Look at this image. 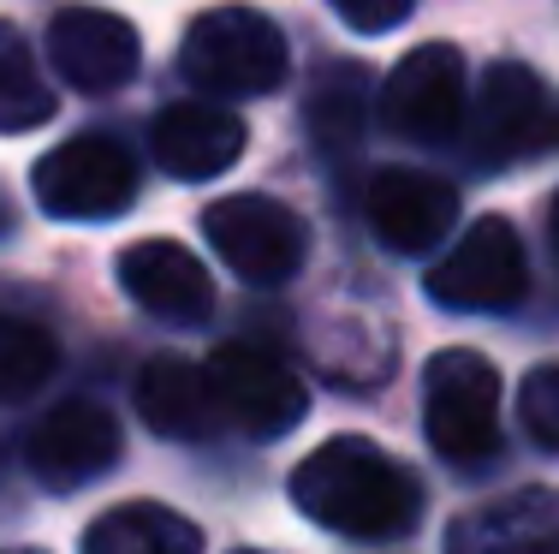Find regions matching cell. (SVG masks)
I'll use <instances>...</instances> for the list:
<instances>
[{
	"mask_svg": "<svg viewBox=\"0 0 559 554\" xmlns=\"http://www.w3.org/2000/svg\"><path fill=\"white\" fill-rule=\"evenodd\" d=\"M292 507L340 537H357V543H393L417 524L423 490L376 441L340 435L292 471Z\"/></svg>",
	"mask_w": 559,
	"mask_h": 554,
	"instance_id": "obj_1",
	"label": "cell"
},
{
	"mask_svg": "<svg viewBox=\"0 0 559 554\" xmlns=\"http://www.w3.org/2000/svg\"><path fill=\"white\" fill-rule=\"evenodd\" d=\"M179 66L203 96H269L286 84L292 48L280 24L257 7H209L191 19Z\"/></svg>",
	"mask_w": 559,
	"mask_h": 554,
	"instance_id": "obj_2",
	"label": "cell"
},
{
	"mask_svg": "<svg viewBox=\"0 0 559 554\" xmlns=\"http://www.w3.org/2000/svg\"><path fill=\"white\" fill-rule=\"evenodd\" d=\"M423 429L447 465H488L500 453V369L483 352H435L423 369Z\"/></svg>",
	"mask_w": 559,
	"mask_h": 554,
	"instance_id": "obj_3",
	"label": "cell"
},
{
	"mask_svg": "<svg viewBox=\"0 0 559 554\" xmlns=\"http://www.w3.org/2000/svg\"><path fill=\"white\" fill-rule=\"evenodd\" d=\"M471 150L483 167L559 155V96L530 66L495 60L471 102Z\"/></svg>",
	"mask_w": 559,
	"mask_h": 554,
	"instance_id": "obj_4",
	"label": "cell"
},
{
	"mask_svg": "<svg viewBox=\"0 0 559 554\" xmlns=\"http://www.w3.org/2000/svg\"><path fill=\"white\" fill-rule=\"evenodd\" d=\"M203 233H209V245H215V257L250 286L292 281V274L304 269V250H310L304 221L292 215L286 203L257 197V191H238V197L209 203L203 209Z\"/></svg>",
	"mask_w": 559,
	"mask_h": 554,
	"instance_id": "obj_5",
	"label": "cell"
},
{
	"mask_svg": "<svg viewBox=\"0 0 559 554\" xmlns=\"http://www.w3.org/2000/svg\"><path fill=\"white\" fill-rule=\"evenodd\" d=\"M31 191L55 221H114L138 197V162L114 138H66L31 167Z\"/></svg>",
	"mask_w": 559,
	"mask_h": 554,
	"instance_id": "obj_6",
	"label": "cell"
},
{
	"mask_svg": "<svg viewBox=\"0 0 559 554\" xmlns=\"http://www.w3.org/2000/svg\"><path fill=\"white\" fill-rule=\"evenodd\" d=\"M530 286V262L512 221L483 215L459 245L429 269V298L441 310H512Z\"/></svg>",
	"mask_w": 559,
	"mask_h": 554,
	"instance_id": "obj_7",
	"label": "cell"
},
{
	"mask_svg": "<svg viewBox=\"0 0 559 554\" xmlns=\"http://www.w3.org/2000/svg\"><path fill=\"white\" fill-rule=\"evenodd\" d=\"M209 388H215V405L226 424H238L245 435H257V441H269V435H286L304 424V412H310V393H304V381L292 376L280 358L257 346H215V358L203 364Z\"/></svg>",
	"mask_w": 559,
	"mask_h": 554,
	"instance_id": "obj_8",
	"label": "cell"
},
{
	"mask_svg": "<svg viewBox=\"0 0 559 554\" xmlns=\"http://www.w3.org/2000/svg\"><path fill=\"white\" fill-rule=\"evenodd\" d=\"M464 120V60L452 43H423L381 84V126L405 143H441Z\"/></svg>",
	"mask_w": 559,
	"mask_h": 554,
	"instance_id": "obj_9",
	"label": "cell"
},
{
	"mask_svg": "<svg viewBox=\"0 0 559 554\" xmlns=\"http://www.w3.org/2000/svg\"><path fill=\"white\" fill-rule=\"evenodd\" d=\"M48 55H55L60 78L90 96H108V90H126L143 66V43L119 12L102 7H66L48 24Z\"/></svg>",
	"mask_w": 559,
	"mask_h": 554,
	"instance_id": "obj_10",
	"label": "cell"
},
{
	"mask_svg": "<svg viewBox=\"0 0 559 554\" xmlns=\"http://www.w3.org/2000/svg\"><path fill=\"white\" fill-rule=\"evenodd\" d=\"M24 459H31V471H36L43 490L72 495V490H84L90 478H102V471L119 459V424L102 412V405H90V400H66L31 429Z\"/></svg>",
	"mask_w": 559,
	"mask_h": 554,
	"instance_id": "obj_11",
	"label": "cell"
},
{
	"mask_svg": "<svg viewBox=\"0 0 559 554\" xmlns=\"http://www.w3.org/2000/svg\"><path fill=\"white\" fill-rule=\"evenodd\" d=\"M364 215H369V227L381 233L388 250H399V257H423V250H435L452 233L459 197H452V185L435 179V174H417V167H381V174L369 179Z\"/></svg>",
	"mask_w": 559,
	"mask_h": 554,
	"instance_id": "obj_12",
	"label": "cell"
},
{
	"mask_svg": "<svg viewBox=\"0 0 559 554\" xmlns=\"http://www.w3.org/2000/svg\"><path fill=\"white\" fill-rule=\"evenodd\" d=\"M119 286H126L150 316L179 322V328L203 322V316L215 310V281H209V269L173 239H138L131 250H119Z\"/></svg>",
	"mask_w": 559,
	"mask_h": 554,
	"instance_id": "obj_13",
	"label": "cell"
},
{
	"mask_svg": "<svg viewBox=\"0 0 559 554\" xmlns=\"http://www.w3.org/2000/svg\"><path fill=\"white\" fill-rule=\"evenodd\" d=\"M150 150L173 179H221L245 155V126L221 102H173L155 114Z\"/></svg>",
	"mask_w": 559,
	"mask_h": 554,
	"instance_id": "obj_14",
	"label": "cell"
},
{
	"mask_svg": "<svg viewBox=\"0 0 559 554\" xmlns=\"http://www.w3.org/2000/svg\"><path fill=\"white\" fill-rule=\"evenodd\" d=\"M138 417L155 435H167V441H209L221 424V405H215L209 376L191 358L162 352V358H150L138 376Z\"/></svg>",
	"mask_w": 559,
	"mask_h": 554,
	"instance_id": "obj_15",
	"label": "cell"
},
{
	"mask_svg": "<svg viewBox=\"0 0 559 554\" xmlns=\"http://www.w3.org/2000/svg\"><path fill=\"white\" fill-rule=\"evenodd\" d=\"M548 537H559V495L524 490L464 512L447 531V554H536Z\"/></svg>",
	"mask_w": 559,
	"mask_h": 554,
	"instance_id": "obj_16",
	"label": "cell"
},
{
	"mask_svg": "<svg viewBox=\"0 0 559 554\" xmlns=\"http://www.w3.org/2000/svg\"><path fill=\"white\" fill-rule=\"evenodd\" d=\"M369 96H376V78H369L364 66L328 60L310 84V102H304V126H310L316 150L334 155V162L357 155V143H364V131H369V108H376Z\"/></svg>",
	"mask_w": 559,
	"mask_h": 554,
	"instance_id": "obj_17",
	"label": "cell"
},
{
	"mask_svg": "<svg viewBox=\"0 0 559 554\" xmlns=\"http://www.w3.org/2000/svg\"><path fill=\"white\" fill-rule=\"evenodd\" d=\"M84 554H203V531L162 500H126L84 531Z\"/></svg>",
	"mask_w": 559,
	"mask_h": 554,
	"instance_id": "obj_18",
	"label": "cell"
},
{
	"mask_svg": "<svg viewBox=\"0 0 559 554\" xmlns=\"http://www.w3.org/2000/svg\"><path fill=\"white\" fill-rule=\"evenodd\" d=\"M43 120H55V90L19 24L0 19V131H36Z\"/></svg>",
	"mask_w": 559,
	"mask_h": 554,
	"instance_id": "obj_19",
	"label": "cell"
},
{
	"mask_svg": "<svg viewBox=\"0 0 559 554\" xmlns=\"http://www.w3.org/2000/svg\"><path fill=\"white\" fill-rule=\"evenodd\" d=\"M60 364V346L48 328L0 310V400H31Z\"/></svg>",
	"mask_w": 559,
	"mask_h": 554,
	"instance_id": "obj_20",
	"label": "cell"
},
{
	"mask_svg": "<svg viewBox=\"0 0 559 554\" xmlns=\"http://www.w3.org/2000/svg\"><path fill=\"white\" fill-rule=\"evenodd\" d=\"M518 424L530 429V441L559 453V364H542L518 388Z\"/></svg>",
	"mask_w": 559,
	"mask_h": 554,
	"instance_id": "obj_21",
	"label": "cell"
},
{
	"mask_svg": "<svg viewBox=\"0 0 559 554\" xmlns=\"http://www.w3.org/2000/svg\"><path fill=\"white\" fill-rule=\"evenodd\" d=\"M411 7H417V0H334V12L352 24L357 36H388V31H399V24L411 19Z\"/></svg>",
	"mask_w": 559,
	"mask_h": 554,
	"instance_id": "obj_22",
	"label": "cell"
},
{
	"mask_svg": "<svg viewBox=\"0 0 559 554\" xmlns=\"http://www.w3.org/2000/svg\"><path fill=\"white\" fill-rule=\"evenodd\" d=\"M548 233H554V250H559V197H554V209H548Z\"/></svg>",
	"mask_w": 559,
	"mask_h": 554,
	"instance_id": "obj_23",
	"label": "cell"
},
{
	"mask_svg": "<svg viewBox=\"0 0 559 554\" xmlns=\"http://www.w3.org/2000/svg\"><path fill=\"white\" fill-rule=\"evenodd\" d=\"M536 554H559V537H548V543H542Z\"/></svg>",
	"mask_w": 559,
	"mask_h": 554,
	"instance_id": "obj_24",
	"label": "cell"
},
{
	"mask_svg": "<svg viewBox=\"0 0 559 554\" xmlns=\"http://www.w3.org/2000/svg\"><path fill=\"white\" fill-rule=\"evenodd\" d=\"M0 554H36V549H0Z\"/></svg>",
	"mask_w": 559,
	"mask_h": 554,
	"instance_id": "obj_25",
	"label": "cell"
},
{
	"mask_svg": "<svg viewBox=\"0 0 559 554\" xmlns=\"http://www.w3.org/2000/svg\"><path fill=\"white\" fill-rule=\"evenodd\" d=\"M245 554H257V549H245Z\"/></svg>",
	"mask_w": 559,
	"mask_h": 554,
	"instance_id": "obj_26",
	"label": "cell"
}]
</instances>
